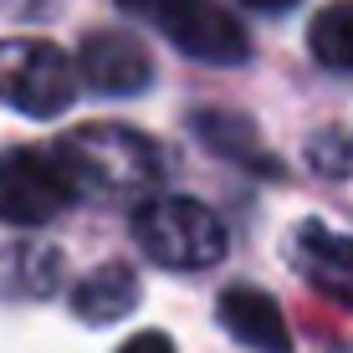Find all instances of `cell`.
Segmentation results:
<instances>
[{
  "label": "cell",
  "mask_w": 353,
  "mask_h": 353,
  "mask_svg": "<svg viewBox=\"0 0 353 353\" xmlns=\"http://www.w3.org/2000/svg\"><path fill=\"white\" fill-rule=\"evenodd\" d=\"M194 139H205L215 154H225V159H256V143H251V123L236 113H221V108H205V113H194Z\"/></svg>",
  "instance_id": "cell-11"
},
{
  "label": "cell",
  "mask_w": 353,
  "mask_h": 353,
  "mask_svg": "<svg viewBox=\"0 0 353 353\" xmlns=\"http://www.w3.org/2000/svg\"><path fill=\"white\" fill-rule=\"evenodd\" d=\"M133 307H139V276H133L123 261L97 266V272L82 276L77 292H72V312H77L82 323H92V327L128 318Z\"/></svg>",
  "instance_id": "cell-9"
},
{
  "label": "cell",
  "mask_w": 353,
  "mask_h": 353,
  "mask_svg": "<svg viewBox=\"0 0 353 353\" xmlns=\"http://www.w3.org/2000/svg\"><path fill=\"white\" fill-rule=\"evenodd\" d=\"M123 10L149 21L154 31H164V41L194 62L236 67L251 57V36L241 31V21L210 0H123Z\"/></svg>",
  "instance_id": "cell-4"
},
{
  "label": "cell",
  "mask_w": 353,
  "mask_h": 353,
  "mask_svg": "<svg viewBox=\"0 0 353 353\" xmlns=\"http://www.w3.org/2000/svg\"><path fill=\"white\" fill-rule=\"evenodd\" d=\"M133 241L143 246L149 261L169 266V272H205V266H215L230 246L221 215L205 210L200 200H174V194H159V200L139 205V215H133Z\"/></svg>",
  "instance_id": "cell-2"
},
{
  "label": "cell",
  "mask_w": 353,
  "mask_h": 353,
  "mask_svg": "<svg viewBox=\"0 0 353 353\" xmlns=\"http://www.w3.org/2000/svg\"><path fill=\"white\" fill-rule=\"evenodd\" d=\"M287 256L312 292L338 307H353V236H338L318 221H302L287 241Z\"/></svg>",
  "instance_id": "cell-7"
},
{
  "label": "cell",
  "mask_w": 353,
  "mask_h": 353,
  "mask_svg": "<svg viewBox=\"0 0 353 353\" xmlns=\"http://www.w3.org/2000/svg\"><path fill=\"white\" fill-rule=\"evenodd\" d=\"M77 179L57 159V149H10L0 154V221L46 225L77 200Z\"/></svg>",
  "instance_id": "cell-5"
},
{
  "label": "cell",
  "mask_w": 353,
  "mask_h": 353,
  "mask_svg": "<svg viewBox=\"0 0 353 353\" xmlns=\"http://www.w3.org/2000/svg\"><path fill=\"white\" fill-rule=\"evenodd\" d=\"M77 62L46 36L0 41V103L21 118H57L77 97Z\"/></svg>",
  "instance_id": "cell-3"
},
{
  "label": "cell",
  "mask_w": 353,
  "mask_h": 353,
  "mask_svg": "<svg viewBox=\"0 0 353 353\" xmlns=\"http://www.w3.org/2000/svg\"><path fill=\"white\" fill-rule=\"evenodd\" d=\"M118 353H174V343H169L164 333H133Z\"/></svg>",
  "instance_id": "cell-13"
},
{
  "label": "cell",
  "mask_w": 353,
  "mask_h": 353,
  "mask_svg": "<svg viewBox=\"0 0 353 353\" xmlns=\"http://www.w3.org/2000/svg\"><path fill=\"white\" fill-rule=\"evenodd\" d=\"M307 46L323 67L333 72H353V0H333L312 16V31H307Z\"/></svg>",
  "instance_id": "cell-10"
},
{
  "label": "cell",
  "mask_w": 353,
  "mask_h": 353,
  "mask_svg": "<svg viewBox=\"0 0 353 353\" xmlns=\"http://www.w3.org/2000/svg\"><path fill=\"white\" fill-rule=\"evenodd\" d=\"M77 72L92 92L108 97H133L154 82V57L139 36L128 31H92L77 52Z\"/></svg>",
  "instance_id": "cell-6"
},
{
  "label": "cell",
  "mask_w": 353,
  "mask_h": 353,
  "mask_svg": "<svg viewBox=\"0 0 353 353\" xmlns=\"http://www.w3.org/2000/svg\"><path fill=\"white\" fill-rule=\"evenodd\" d=\"M52 149L82 194H143L164 174L159 143L128 123H82Z\"/></svg>",
  "instance_id": "cell-1"
},
{
  "label": "cell",
  "mask_w": 353,
  "mask_h": 353,
  "mask_svg": "<svg viewBox=\"0 0 353 353\" xmlns=\"http://www.w3.org/2000/svg\"><path fill=\"white\" fill-rule=\"evenodd\" d=\"M16 261L26 266V276H21V292H26V297H46V292L57 287V251L52 246H26Z\"/></svg>",
  "instance_id": "cell-12"
},
{
  "label": "cell",
  "mask_w": 353,
  "mask_h": 353,
  "mask_svg": "<svg viewBox=\"0 0 353 353\" xmlns=\"http://www.w3.org/2000/svg\"><path fill=\"white\" fill-rule=\"evenodd\" d=\"M241 6H251V10H287V6H297V0H241Z\"/></svg>",
  "instance_id": "cell-14"
},
{
  "label": "cell",
  "mask_w": 353,
  "mask_h": 353,
  "mask_svg": "<svg viewBox=\"0 0 353 353\" xmlns=\"http://www.w3.org/2000/svg\"><path fill=\"white\" fill-rule=\"evenodd\" d=\"M215 318L241 348H256V353H287L292 348V333H287V318L266 292L256 287H230L221 292L215 302Z\"/></svg>",
  "instance_id": "cell-8"
}]
</instances>
